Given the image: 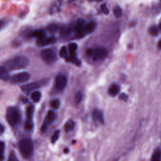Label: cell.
I'll return each instance as SVG.
<instances>
[{
	"label": "cell",
	"mask_w": 161,
	"mask_h": 161,
	"mask_svg": "<svg viewBox=\"0 0 161 161\" xmlns=\"http://www.w3.org/2000/svg\"><path fill=\"white\" fill-rule=\"evenodd\" d=\"M1 134H2L3 133V131H4V126H3V125H1Z\"/></svg>",
	"instance_id": "36"
},
{
	"label": "cell",
	"mask_w": 161,
	"mask_h": 161,
	"mask_svg": "<svg viewBox=\"0 0 161 161\" xmlns=\"http://www.w3.org/2000/svg\"><path fill=\"white\" fill-rule=\"evenodd\" d=\"M84 21L80 20V22H78L77 25L75 26V31L76 35H77L78 37H82L86 34L85 31H84V25L85 24H84Z\"/></svg>",
	"instance_id": "9"
},
{
	"label": "cell",
	"mask_w": 161,
	"mask_h": 161,
	"mask_svg": "<svg viewBox=\"0 0 161 161\" xmlns=\"http://www.w3.org/2000/svg\"><path fill=\"white\" fill-rule=\"evenodd\" d=\"M56 118V114L53 111H48L47 116H46V121L48 123H52Z\"/></svg>",
	"instance_id": "18"
},
{
	"label": "cell",
	"mask_w": 161,
	"mask_h": 161,
	"mask_svg": "<svg viewBox=\"0 0 161 161\" xmlns=\"http://www.w3.org/2000/svg\"><path fill=\"white\" fill-rule=\"evenodd\" d=\"M92 117L96 121H98L101 123H104V119L103 113L100 109H94L92 112Z\"/></svg>",
	"instance_id": "10"
},
{
	"label": "cell",
	"mask_w": 161,
	"mask_h": 161,
	"mask_svg": "<svg viewBox=\"0 0 161 161\" xmlns=\"http://www.w3.org/2000/svg\"><path fill=\"white\" fill-rule=\"evenodd\" d=\"M113 13L116 18H119L122 15V9L119 6H116L113 9Z\"/></svg>",
	"instance_id": "25"
},
{
	"label": "cell",
	"mask_w": 161,
	"mask_h": 161,
	"mask_svg": "<svg viewBox=\"0 0 161 161\" xmlns=\"http://www.w3.org/2000/svg\"><path fill=\"white\" fill-rule=\"evenodd\" d=\"M77 48V45L75 43H70L68 46V49L70 54H75Z\"/></svg>",
	"instance_id": "21"
},
{
	"label": "cell",
	"mask_w": 161,
	"mask_h": 161,
	"mask_svg": "<svg viewBox=\"0 0 161 161\" xmlns=\"http://www.w3.org/2000/svg\"><path fill=\"white\" fill-rule=\"evenodd\" d=\"M30 36L36 37L38 40H43L45 38H46V34L44 32V31H43V30L34 31L30 34Z\"/></svg>",
	"instance_id": "16"
},
{
	"label": "cell",
	"mask_w": 161,
	"mask_h": 161,
	"mask_svg": "<svg viewBox=\"0 0 161 161\" xmlns=\"http://www.w3.org/2000/svg\"><path fill=\"white\" fill-rule=\"evenodd\" d=\"M97 1H101V0H97Z\"/></svg>",
	"instance_id": "40"
},
{
	"label": "cell",
	"mask_w": 161,
	"mask_h": 161,
	"mask_svg": "<svg viewBox=\"0 0 161 161\" xmlns=\"http://www.w3.org/2000/svg\"><path fill=\"white\" fill-rule=\"evenodd\" d=\"M160 26V28H161V23H160V26Z\"/></svg>",
	"instance_id": "39"
},
{
	"label": "cell",
	"mask_w": 161,
	"mask_h": 161,
	"mask_svg": "<svg viewBox=\"0 0 161 161\" xmlns=\"http://www.w3.org/2000/svg\"><path fill=\"white\" fill-rule=\"evenodd\" d=\"M120 91V87L118 84L114 83L112 84L108 89V93L111 96H116Z\"/></svg>",
	"instance_id": "11"
},
{
	"label": "cell",
	"mask_w": 161,
	"mask_h": 161,
	"mask_svg": "<svg viewBox=\"0 0 161 161\" xmlns=\"http://www.w3.org/2000/svg\"><path fill=\"white\" fill-rule=\"evenodd\" d=\"M82 93L80 92H77L75 95V97H74V101H75V103L76 104H79L81 100H82Z\"/></svg>",
	"instance_id": "28"
},
{
	"label": "cell",
	"mask_w": 161,
	"mask_h": 161,
	"mask_svg": "<svg viewBox=\"0 0 161 161\" xmlns=\"http://www.w3.org/2000/svg\"><path fill=\"white\" fill-rule=\"evenodd\" d=\"M59 135H60V131L58 130H56L53 133V135H52V136L51 138V142L52 143H55L57 142V140L58 139Z\"/></svg>",
	"instance_id": "26"
},
{
	"label": "cell",
	"mask_w": 161,
	"mask_h": 161,
	"mask_svg": "<svg viewBox=\"0 0 161 161\" xmlns=\"http://www.w3.org/2000/svg\"><path fill=\"white\" fill-rule=\"evenodd\" d=\"M96 24L94 21H90L84 25V31L86 34H89L93 32L96 28Z\"/></svg>",
	"instance_id": "14"
},
{
	"label": "cell",
	"mask_w": 161,
	"mask_h": 161,
	"mask_svg": "<svg viewBox=\"0 0 161 161\" xmlns=\"http://www.w3.org/2000/svg\"><path fill=\"white\" fill-rule=\"evenodd\" d=\"M42 58L47 64H52L57 59L56 52L51 48H46L42 50L40 52Z\"/></svg>",
	"instance_id": "5"
},
{
	"label": "cell",
	"mask_w": 161,
	"mask_h": 161,
	"mask_svg": "<svg viewBox=\"0 0 161 161\" xmlns=\"http://www.w3.org/2000/svg\"><path fill=\"white\" fill-rule=\"evenodd\" d=\"M101 8L104 14H108L109 10H108V9L107 8V7L106 6L105 4H102V5L101 6Z\"/></svg>",
	"instance_id": "33"
},
{
	"label": "cell",
	"mask_w": 161,
	"mask_h": 161,
	"mask_svg": "<svg viewBox=\"0 0 161 161\" xmlns=\"http://www.w3.org/2000/svg\"><path fill=\"white\" fill-rule=\"evenodd\" d=\"M86 53L88 56L92 57L94 60H103L108 55L107 50L103 47H96L95 48H88L86 50Z\"/></svg>",
	"instance_id": "4"
},
{
	"label": "cell",
	"mask_w": 161,
	"mask_h": 161,
	"mask_svg": "<svg viewBox=\"0 0 161 161\" xmlns=\"http://www.w3.org/2000/svg\"><path fill=\"white\" fill-rule=\"evenodd\" d=\"M30 78V75L28 72H22L13 75L9 80L13 84H19L28 81Z\"/></svg>",
	"instance_id": "6"
},
{
	"label": "cell",
	"mask_w": 161,
	"mask_h": 161,
	"mask_svg": "<svg viewBox=\"0 0 161 161\" xmlns=\"http://www.w3.org/2000/svg\"><path fill=\"white\" fill-rule=\"evenodd\" d=\"M6 118L8 123L12 126L18 125L21 120V114L19 109L14 106L9 107L6 110Z\"/></svg>",
	"instance_id": "3"
},
{
	"label": "cell",
	"mask_w": 161,
	"mask_h": 161,
	"mask_svg": "<svg viewBox=\"0 0 161 161\" xmlns=\"http://www.w3.org/2000/svg\"><path fill=\"white\" fill-rule=\"evenodd\" d=\"M57 28V25H51L48 27L49 31H53Z\"/></svg>",
	"instance_id": "35"
},
{
	"label": "cell",
	"mask_w": 161,
	"mask_h": 161,
	"mask_svg": "<svg viewBox=\"0 0 161 161\" xmlns=\"http://www.w3.org/2000/svg\"><path fill=\"white\" fill-rule=\"evenodd\" d=\"M158 47H159L160 48H161V40L158 42Z\"/></svg>",
	"instance_id": "38"
},
{
	"label": "cell",
	"mask_w": 161,
	"mask_h": 161,
	"mask_svg": "<svg viewBox=\"0 0 161 161\" xmlns=\"http://www.w3.org/2000/svg\"><path fill=\"white\" fill-rule=\"evenodd\" d=\"M67 61L70 62L74 64H76L77 65H79L80 64V61L77 58L75 53V54H70L69 56L65 58Z\"/></svg>",
	"instance_id": "17"
},
{
	"label": "cell",
	"mask_w": 161,
	"mask_h": 161,
	"mask_svg": "<svg viewBox=\"0 0 161 161\" xmlns=\"http://www.w3.org/2000/svg\"><path fill=\"white\" fill-rule=\"evenodd\" d=\"M0 78L1 80H4V81H6V80L10 79L8 70H7L3 66H1L0 68Z\"/></svg>",
	"instance_id": "15"
},
{
	"label": "cell",
	"mask_w": 161,
	"mask_h": 161,
	"mask_svg": "<svg viewBox=\"0 0 161 161\" xmlns=\"http://www.w3.org/2000/svg\"><path fill=\"white\" fill-rule=\"evenodd\" d=\"M33 126V122H28L26 121L25 123V129L27 131H30L32 130Z\"/></svg>",
	"instance_id": "29"
},
{
	"label": "cell",
	"mask_w": 161,
	"mask_h": 161,
	"mask_svg": "<svg viewBox=\"0 0 161 161\" xmlns=\"http://www.w3.org/2000/svg\"><path fill=\"white\" fill-rule=\"evenodd\" d=\"M160 159H161V151L160 150H157L152 155L151 160L154 161H158Z\"/></svg>",
	"instance_id": "22"
},
{
	"label": "cell",
	"mask_w": 161,
	"mask_h": 161,
	"mask_svg": "<svg viewBox=\"0 0 161 161\" xmlns=\"http://www.w3.org/2000/svg\"><path fill=\"white\" fill-rule=\"evenodd\" d=\"M18 147L21 155L25 158H30L33 152V143L31 139L25 138L21 139L18 143Z\"/></svg>",
	"instance_id": "2"
},
{
	"label": "cell",
	"mask_w": 161,
	"mask_h": 161,
	"mask_svg": "<svg viewBox=\"0 0 161 161\" xmlns=\"http://www.w3.org/2000/svg\"><path fill=\"white\" fill-rule=\"evenodd\" d=\"M47 122L46 121H45V122L42 124V126L41 127V131L42 132L45 131L46 130V129H47Z\"/></svg>",
	"instance_id": "34"
},
{
	"label": "cell",
	"mask_w": 161,
	"mask_h": 161,
	"mask_svg": "<svg viewBox=\"0 0 161 161\" xmlns=\"http://www.w3.org/2000/svg\"><path fill=\"white\" fill-rule=\"evenodd\" d=\"M34 113V106L33 105H29L26 109V117L28 122H33V116Z\"/></svg>",
	"instance_id": "13"
},
{
	"label": "cell",
	"mask_w": 161,
	"mask_h": 161,
	"mask_svg": "<svg viewBox=\"0 0 161 161\" xmlns=\"http://www.w3.org/2000/svg\"><path fill=\"white\" fill-rule=\"evenodd\" d=\"M69 152V149L67 148H65L64 149V153H68Z\"/></svg>",
	"instance_id": "37"
},
{
	"label": "cell",
	"mask_w": 161,
	"mask_h": 161,
	"mask_svg": "<svg viewBox=\"0 0 161 161\" xmlns=\"http://www.w3.org/2000/svg\"><path fill=\"white\" fill-rule=\"evenodd\" d=\"M41 97H42V94L40 92L38 91H34L31 92V98L35 103H38L40 100Z\"/></svg>",
	"instance_id": "19"
},
{
	"label": "cell",
	"mask_w": 161,
	"mask_h": 161,
	"mask_svg": "<svg viewBox=\"0 0 161 161\" xmlns=\"http://www.w3.org/2000/svg\"><path fill=\"white\" fill-rule=\"evenodd\" d=\"M9 161H16L18 160V159L17 158L16 155L14 154V153L13 152H11V153L9 155V157L8 159Z\"/></svg>",
	"instance_id": "30"
},
{
	"label": "cell",
	"mask_w": 161,
	"mask_h": 161,
	"mask_svg": "<svg viewBox=\"0 0 161 161\" xmlns=\"http://www.w3.org/2000/svg\"><path fill=\"white\" fill-rule=\"evenodd\" d=\"M60 55L62 58H66L67 55V49L65 46H62L60 49Z\"/></svg>",
	"instance_id": "24"
},
{
	"label": "cell",
	"mask_w": 161,
	"mask_h": 161,
	"mask_svg": "<svg viewBox=\"0 0 161 161\" xmlns=\"http://www.w3.org/2000/svg\"><path fill=\"white\" fill-rule=\"evenodd\" d=\"M4 148H5V143L4 142L1 141V157H2V159H3V155H4Z\"/></svg>",
	"instance_id": "32"
},
{
	"label": "cell",
	"mask_w": 161,
	"mask_h": 161,
	"mask_svg": "<svg viewBox=\"0 0 161 161\" xmlns=\"http://www.w3.org/2000/svg\"><path fill=\"white\" fill-rule=\"evenodd\" d=\"M160 1H161V0H160Z\"/></svg>",
	"instance_id": "41"
},
{
	"label": "cell",
	"mask_w": 161,
	"mask_h": 161,
	"mask_svg": "<svg viewBox=\"0 0 161 161\" xmlns=\"http://www.w3.org/2000/svg\"><path fill=\"white\" fill-rule=\"evenodd\" d=\"M119 99H121V100H123L124 101H126L127 99H128V96L125 93H121L119 96Z\"/></svg>",
	"instance_id": "31"
},
{
	"label": "cell",
	"mask_w": 161,
	"mask_h": 161,
	"mask_svg": "<svg viewBox=\"0 0 161 161\" xmlns=\"http://www.w3.org/2000/svg\"><path fill=\"white\" fill-rule=\"evenodd\" d=\"M149 33L150 34H151L152 35L155 36L158 34V29L156 26H152L150 28H149Z\"/></svg>",
	"instance_id": "27"
},
{
	"label": "cell",
	"mask_w": 161,
	"mask_h": 161,
	"mask_svg": "<svg viewBox=\"0 0 161 161\" xmlns=\"http://www.w3.org/2000/svg\"><path fill=\"white\" fill-rule=\"evenodd\" d=\"M67 79L65 75L63 74H58L57 75L55 79V88L58 91L63 90L67 85Z\"/></svg>",
	"instance_id": "7"
},
{
	"label": "cell",
	"mask_w": 161,
	"mask_h": 161,
	"mask_svg": "<svg viewBox=\"0 0 161 161\" xmlns=\"http://www.w3.org/2000/svg\"><path fill=\"white\" fill-rule=\"evenodd\" d=\"M74 126H75L74 122L72 119H69L65 124L64 128H65V130L66 131H70L74 129Z\"/></svg>",
	"instance_id": "20"
},
{
	"label": "cell",
	"mask_w": 161,
	"mask_h": 161,
	"mask_svg": "<svg viewBox=\"0 0 161 161\" xmlns=\"http://www.w3.org/2000/svg\"><path fill=\"white\" fill-rule=\"evenodd\" d=\"M56 42V39L54 37H49V38H45L43 40H38L37 44L38 46H45L47 45L53 44Z\"/></svg>",
	"instance_id": "12"
},
{
	"label": "cell",
	"mask_w": 161,
	"mask_h": 161,
	"mask_svg": "<svg viewBox=\"0 0 161 161\" xmlns=\"http://www.w3.org/2000/svg\"><path fill=\"white\" fill-rule=\"evenodd\" d=\"M60 101L58 99H53L51 101L50 103V106L53 109H57L58 108H59L60 107Z\"/></svg>",
	"instance_id": "23"
},
{
	"label": "cell",
	"mask_w": 161,
	"mask_h": 161,
	"mask_svg": "<svg viewBox=\"0 0 161 161\" xmlns=\"http://www.w3.org/2000/svg\"><path fill=\"white\" fill-rule=\"evenodd\" d=\"M29 59L26 57L19 55L8 60L3 66L8 70H14L25 68L29 64Z\"/></svg>",
	"instance_id": "1"
},
{
	"label": "cell",
	"mask_w": 161,
	"mask_h": 161,
	"mask_svg": "<svg viewBox=\"0 0 161 161\" xmlns=\"http://www.w3.org/2000/svg\"><path fill=\"white\" fill-rule=\"evenodd\" d=\"M41 84L38 82H30L28 84H26L25 85H23L21 86V89L23 91V92L25 93H29L33 90H35L39 87H40Z\"/></svg>",
	"instance_id": "8"
}]
</instances>
